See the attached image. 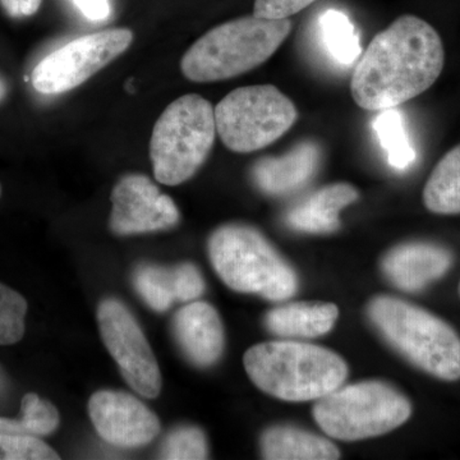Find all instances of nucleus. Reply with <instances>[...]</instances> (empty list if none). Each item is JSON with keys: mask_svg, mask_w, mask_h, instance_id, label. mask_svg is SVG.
<instances>
[{"mask_svg": "<svg viewBox=\"0 0 460 460\" xmlns=\"http://www.w3.org/2000/svg\"><path fill=\"white\" fill-rule=\"evenodd\" d=\"M444 62L443 41L434 27L405 14L372 39L354 69L350 93L366 111L396 108L428 91Z\"/></svg>", "mask_w": 460, "mask_h": 460, "instance_id": "1", "label": "nucleus"}, {"mask_svg": "<svg viewBox=\"0 0 460 460\" xmlns=\"http://www.w3.org/2000/svg\"><path fill=\"white\" fill-rule=\"evenodd\" d=\"M248 376L266 394L286 402L319 401L343 385L347 363L319 345L269 341L244 354Z\"/></svg>", "mask_w": 460, "mask_h": 460, "instance_id": "2", "label": "nucleus"}, {"mask_svg": "<svg viewBox=\"0 0 460 460\" xmlns=\"http://www.w3.org/2000/svg\"><path fill=\"white\" fill-rule=\"evenodd\" d=\"M292 31V22L247 16L202 35L181 58L184 77L193 83L229 80L263 65Z\"/></svg>", "mask_w": 460, "mask_h": 460, "instance_id": "3", "label": "nucleus"}, {"mask_svg": "<svg viewBox=\"0 0 460 460\" xmlns=\"http://www.w3.org/2000/svg\"><path fill=\"white\" fill-rule=\"evenodd\" d=\"M208 256L220 279L241 293L270 301L295 296L298 278L262 233L246 224H226L208 239Z\"/></svg>", "mask_w": 460, "mask_h": 460, "instance_id": "4", "label": "nucleus"}, {"mask_svg": "<svg viewBox=\"0 0 460 460\" xmlns=\"http://www.w3.org/2000/svg\"><path fill=\"white\" fill-rule=\"evenodd\" d=\"M375 328L408 361L443 380L460 378V339L447 323L394 296L368 305Z\"/></svg>", "mask_w": 460, "mask_h": 460, "instance_id": "5", "label": "nucleus"}, {"mask_svg": "<svg viewBox=\"0 0 460 460\" xmlns=\"http://www.w3.org/2000/svg\"><path fill=\"white\" fill-rule=\"evenodd\" d=\"M217 123L210 102L181 96L163 111L150 140L154 175L159 183L178 186L190 180L213 150Z\"/></svg>", "mask_w": 460, "mask_h": 460, "instance_id": "6", "label": "nucleus"}, {"mask_svg": "<svg viewBox=\"0 0 460 460\" xmlns=\"http://www.w3.org/2000/svg\"><path fill=\"white\" fill-rule=\"evenodd\" d=\"M411 413V402L381 381L339 386L314 407V419L330 438L357 441L387 434Z\"/></svg>", "mask_w": 460, "mask_h": 460, "instance_id": "7", "label": "nucleus"}, {"mask_svg": "<svg viewBox=\"0 0 460 460\" xmlns=\"http://www.w3.org/2000/svg\"><path fill=\"white\" fill-rule=\"evenodd\" d=\"M217 133L234 153H253L286 135L298 119L295 102L272 84L239 87L214 109Z\"/></svg>", "mask_w": 460, "mask_h": 460, "instance_id": "8", "label": "nucleus"}, {"mask_svg": "<svg viewBox=\"0 0 460 460\" xmlns=\"http://www.w3.org/2000/svg\"><path fill=\"white\" fill-rule=\"evenodd\" d=\"M128 29H109L75 39L53 51L33 68V89L42 95H60L86 83L131 47Z\"/></svg>", "mask_w": 460, "mask_h": 460, "instance_id": "9", "label": "nucleus"}, {"mask_svg": "<svg viewBox=\"0 0 460 460\" xmlns=\"http://www.w3.org/2000/svg\"><path fill=\"white\" fill-rule=\"evenodd\" d=\"M98 321L105 347L119 366L124 380L145 398H156L162 390V374L131 311L118 299H104L99 305Z\"/></svg>", "mask_w": 460, "mask_h": 460, "instance_id": "10", "label": "nucleus"}, {"mask_svg": "<svg viewBox=\"0 0 460 460\" xmlns=\"http://www.w3.org/2000/svg\"><path fill=\"white\" fill-rule=\"evenodd\" d=\"M111 229L118 235L141 234L174 228L177 205L144 174L124 175L111 192Z\"/></svg>", "mask_w": 460, "mask_h": 460, "instance_id": "11", "label": "nucleus"}, {"mask_svg": "<svg viewBox=\"0 0 460 460\" xmlns=\"http://www.w3.org/2000/svg\"><path fill=\"white\" fill-rule=\"evenodd\" d=\"M90 419L102 440L119 447H140L159 435L160 420L140 399L118 390L91 396Z\"/></svg>", "mask_w": 460, "mask_h": 460, "instance_id": "12", "label": "nucleus"}, {"mask_svg": "<svg viewBox=\"0 0 460 460\" xmlns=\"http://www.w3.org/2000/svg\"><path fill=\"white\" fill-rule=\"evenodd\" d=\"M323 151L316 141L305 140L280 156L262 157L251 175L266 195L286 196L304 189L319 172Z\"/></svg>", "mask_w": 460, "mask_h": 460, "instance_id": "13", "label": "nucleus"}, {"mask_svg": "<svg viewBox=\"0 0 460 460\" xmlns=\"http://www.w3.org/2000/svg\"><path fill=\"white\" fill-rule=\"evenodd\" d=\"M175 339L193 365L208 367L224 350V329L219 314L206 302H190L174 316Z\"/></svg>", "mask_w": 460, "mask_h": 460, "instance_id": "14", "label": "nucleus"}, {"mask_svg": "<svg viewBox=\"0 0 460 460\" xmlns=\"http://www.w3.org/2000/svg\"><path fill=\"white\" fill-rule=\"evenodd\" d=\"M133 284L148 307L156 313H164L177 301H195L205 290L201 272L190 262L174 268L141 265L133 275Z\"/></svg>", "mask_w": 460, "mask_h": 460, "instance_id": "15", "label": "nucleus"}, {"mask_svg": "<svg viewBox=\"0 0 460 460\" xmlns=\"http://www.w3.org/2000/svg\"><path fill=\"white\" fill-rule=\"evenodd\" d=\"M452 265L449 251L434 243L411 242L393 248L383 260L390 283L407 292H417L443 277Z\"/></svg>", "mask_w": 460, "mask_h": 460, "instance_id": "16", "label": "nucleus"}, {"mask_svg": "<svg viewBox=\"0 0 460 460\" xmlns=\"http://www.w3.org/2000/svg\"><path fill=\"white\" fill-rule=\"evenodd\" d=\"M357 199L358 192L352 184H329L292 206L284 220L289 228L298 232L326 234L341 226L339 214Z\"/></svg>", "mask_w": 460, "mask_h": 460, "instance_id": "17", "label": "nucleus"}, {"mask_svg": "<svg viewBox=\"0 0 460 460\" xmlns=\"http://www.w3.org/2000/svg\"><path fill=\"white\" fill-rule=\"evenodd\" d=\"M339 316L332 304H288L266 314L265 325L281 338H317L334 326Z\"/></svg>", "mask_w": 460, "mask_h": 460, "instance_id": "18", "label": "nucleus"}, {"mask_svg": "<svg viewBox=\"0 0 460 460\" xmlns=\"http://www.w3.org/2000/svg\"><path fill=\"white\" fill-rule=\"evenodd\" d=\"M263 458L269 460H334L341 453L332 441L305 429L277 426L261 438Z\"/></svg>", "mask_w": 460, "mask_h": 460, "instance_id": "19", "label": "nucleus"}, {"mask_svg": "<svg viewBox=\"0 0 460 460\" xmlns=\"http://www.w3.org/2000/svg\"><path fill=\"white\" fill-rule=\"evenodd\" d=\"M423 202L435 214H460V145L435 166L423 190Z\"/></svg>", "mask_w": 460, "mask_h": 460, "instance_id": "20", "label": "nucleus"}, {"mask_svg": "<svg viewBox=\"0 0 460 460\" xmlns=\"http://www.w3.org/2000/svg\"><path fill=\"white\" fill-rule=\"evenodd\" d=\"M321 39L335 62L350 66L361 56V42L352 21L343 12L329 9L319 18Z\"/></svg>", "mask_w": 460, "mask_h": 460, "instance_id": "21", "label": "nucleus"}, {"mask_svg": "<svg viewBox=\"0 0 460 460\" xmlns=\"http://www.w3.org/2000/svg\"><path fill=\"white\" fill-rule=\"evenodd\" d=\"M374 129L385 150L387 163L398 171L410 168L416 162L417 153L405 131L402 113L396 108L381 111L374 120Z\"/></svg>", "mask_w": 460, "mask_h": 460, "instance_id": "22", "label": "nucleus"}, {"mask_svg": "<svg viewBox=\"0 0 460 460\" xmlns=\"http://www.w3.org/2000/svg\"><path fill=\"white\" fill-rule=\"evenodd\" d=\"M29 304L25 296L0 283V345L16 344L26 332Z\"/></svg>", "mask_w": 460, "mask_h": 460, "instance_id": "23", "label": "nucleus"}, {"mask_svg": "<svg viewBox=\"0 0 460 460\" xmlns=\"http://www.w3.org/2000/svg\"><path fill=\"white\" fill-rule=\"evenodd\" d=\"M56 450L39 436L0 432V460H58Z\"/></svg>", "mask_w": 460, "mask_h": 460, "instance_id": "24", "label": "nucleus"}, {"mask_svg": "<svg viewBox=\"0 0 460 460\" xmlns=\"http://www.w3.org/2000/svg\"><path fill=\"white\" fill-rule=\"evenodd\" d=\"M162 459H190L208 458V443L204 432L193 426H184L174 429L165 438L160 450Z\"/></svg>", "mask_w": 460, "mask_h": 460, "instance_id": "25", "label": "nucleus"}, {"mask_svg": "<svg viewBox=\"0 0 460 460\" xmlns=\"http://www.w3.org/2000/svg\"><path fill=\"white\" fill-rule=\"evenodd\" d=\"M21 414L32 425L36 436L50 435L59 426V411L50 402L41 399L35 393H29L21 402Z\"/></svg>", "mask_w": 460, "mask_h": 460, "instance_id": "26", "label": "nucleus"}, {"mask_svg": "<svg viewBox=\"0 0 460 460\" xmlns=\"http://www.w3.org/2000/svg\"><path fill=\"white\" fill-rule=\"evenodd\" d=\"M314 2L316 0H255L253 16L265 20H286Z\"/></svg>", "mask_w": 460, "mask_h": 460, "instance_id": "27", "label": "nucleus"}, {"mask_svg": "<svg viewBox=\"0 0 460 460\" xmlns=\"http://www.w3.org/2000/svg\"><path fill=\"white\" fill-rule=\"evenodd\" d=\"M42 0H0V7L11 18L33 16L40 8Z\"/></svg>", "mask_w": 460, "mask_h": 460, "instance_id": "28", "label": "nucleus"}, {"mask_svg": "<svg viewBox=\"0 0 460 460\" xmlns=\"http://www.w3.org/2000/svg\"><path fill=\"white\" fill-rule=\"evenodd\" d=\"M74 3L83 12L84 16L93 22L105 21L111 16L109 0H74Z\"/></svg>", "mask_w": 460, "mask_h": 460, "instance_id": "29", "label": "nucleus"}, {"mask_svg": "<svg viewBox=\"0 0 460 460\" xmlns=\"http://www.w3.org/2000/svg\"><path fill=\"white\" fill-rule=\"evenodd\" d=\"M0 432H22V434L33 435L31 423L22 414L20 420L0 417Z\"/></svg>", "mask_w": 460, "mask_h": 460, "instance_id": "30", "label": "nucleus"}, {"mask_svg": "<svg viewBox=\"0 0 460 460\" xmlns=\"http://www.w3.org/2000/svg\"><path fill=\"white\" fill-rule=\"evenodd\" d=\"M9 91L8 81L0 75V102H3V100L7 98Z\"/></svg>", "mask_w": 460, "mask_h": 460, "instance_id": "31", "label": "nucleus"}, {"mask_svg": "<svg viewBox=\"0 0 460 460\" xmlns=\"http://www.w3.org/2000/svg\"><path fill=\"white\" fill-rule=\"evenodd\" d=\"M0 196H2V186H0Z\"/></svg>", "mask_w": 460, "mask_h": 460, "instance_id": "32", "label": "nucleus"}, {"mask_svg": "<svg viewBox=\"0 0 460 460\" xmlns=\"http://www.w3.org/2000/svg\"><path fill=\"white\" fill-rule=\"evenodd\" d=\"M459 293H460V286H459Z\"/></svg>", "mask_w": 460, "mask_h": 460, "instance_id": "33", "label": "nucleus"}]
</instances>
